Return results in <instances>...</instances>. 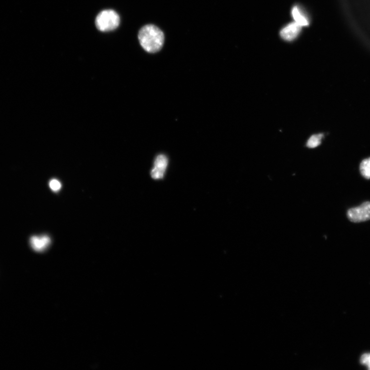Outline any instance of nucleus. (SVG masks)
Here are the masks:
<instances>
[{"mask_svg":"<svg viewBox=\"0 0 370 370\" xmlns=\"http://www.w3.org/2000/svg\"><path fill=\"white\" fill-rule=\"evenodd\" d=\"M360 172L366 179H370V157L362 161L360 165Z\"/></svg>","mask_w":370,"mask_h":370,"instance_id":"obj_9","label":"nucleus"},{"mask_svg":"<svg viewBox=\"0 0 370 370\" xmlns=\"http://www.w3.org/2000/svg\"><path fill=\"white\" fill-rule=\"evenodd\" d=\"M120 18L113 10H105L100 13L95 20V24L99 31L109 32L113 31L119 25Z\"/></svg>","mask_w":370,"mask_h":370,"instance_id":"obj_2","label":"nucleus"},{"mask_svg":"<svg viewBox=\"0 0 370 370\" xmlns=\"http://www.w3.org/2000/svg\"><path fill=\"white\" fill-rule=\"evenodd\" d=\"M361 362L370 370V353L364 354L361 358Z\"/></svg>","mask_w":370,"mask_h":370,"instance_id":"obj_11","label":"nucleus"},{"mask_svg":"<svg viewBox=\"0 0 370 370\" xmlns=\"http://www.w3.org/2000/svg\"><path fill=\"white\" fill-rule=\"evenodd\" d=\"M324 137L323 134H319L312 135L308 139L306 143V146L309 148H315L322 143Z\"/></svg>","mask_w":370,"mask_h":370,"instance_id":"obj_8","label":"nucleus"},{"mask_svg":"<svg viewBox=\"0 0 370 370\" xmlns=\"http://www.w3.org/2000/svg\"><path fill=\"white\" fill-rule=\"evenodd\" d=\"M51 243V239L46 235L33 236L30 239V244L34 251L38 252L44 251Z\"/></svg>","mask_w":370,"mask_h":370,"instance_id":"obj_6","label":"nucleus"},{"mask_svg":"<svg viewBox=\"0 0 370 370\" xmlns=\"http://www.w3.org/2000/svg\"><path fill=\"white\" fill-rule=\"evenodd\" d=\"M138 39L142 47L150 53H155L161 49L164 43V35L154 25H147L143 27L138 34Z\"/></svg>","mask_w":370,"mask_h":370,"instance_id":"obj_1","label":"nucleus"},{"mask_svg":"<svg viewBox=\"0 0 370 370\" xmlns=\"http://www.w3.org/2000/svg\"><path fill=\"white\" fill-rule=\"evenodd\" d=\"M302 27L295 22L288 24L282 29L281 36L286 41H293L301 33Z\"/></svg>","mask_w":370,"mask_h":370,"instance_id":"obj_5","label":"nucleus"},{"mask_svg":"<svg viewBox=\"0 0 370 370\" xmlns=\"http://www.w3.org/2000/svg\"><path fill=\"white\" fill-rule=\"evenodd\" d=\"M292 17L295 22L302 27L309 25L308 17L301 7L294 6L292 11Z\"/></svg>","mask_w":370,"mask_h":370,"instance_id":"obj_7","label":"nucleus"},{"mask_svg":"<svg viewBox=\"0 0 370 370\" xmlns=\"http://www.w3.org/2000/svg\"><path fill=\"white\" fill-rule=\"evenodd\" d=\"M49 185L50 188H51L54 192H58L62 188L61 183L56 179H52L51 181H50Z\"/></svg>","mask_w":370,"mask_h":370,"instance_id":"obj_10","label":"nucleus"},{"mask_svg":"<svg viewBox=\"0 0 370 370\" xmlns=\"http://www.w3.org/2000/svg\"><path fill=\"white\" fill-rule=\"evenodd\" d=\"M168 164V159L163 154L158 155L154 162V167L152 169L151 175L153 178L159 179L164 177Z\"/></svg>","mask_w":370,"mask_h":370,"instance_id":"obj_4","label":"nucleus"},{"mask_svg":"<svg viewBox=\"0 0 370 370\" xmlns=\"http://www.w3.org/2000/svg\"><path fill=\"white\" fill-rule=\"evenodd\" d=\"M347 216L350 221L359 223L370 219V202H366L361 206L348 210Z\"/></svg>","mask_w":370,"mask_h":370,"instance_id":"obj_3","label":"nucleus"}]
</instances>
